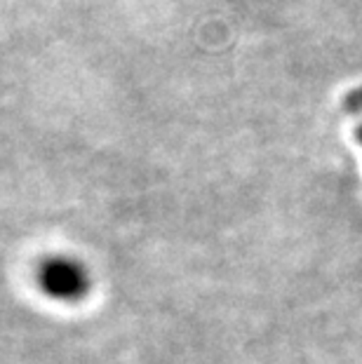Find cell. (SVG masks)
Segmentation results:
<instances>
[{"label":"cell","mask_w":362,"mask_h":364,"mask_svg":"<svg viewBox=\"0 0 362 364\" xmlns=\"http://www.w3.org/2000/svg\"><path fill=\"white\" fill-rule=\"evenodd\" d=\"M38 284L50 299L57 301H80L90 289V275L82 263L55 257L41 263L38 268Z\"/></svg>","instance_id":"1"},{"label":"cell","mask_w":362,"mask_h":364,"mask_svg":"<svg viewBox=\"0 0 362 364\" xmlns=\"http://www.w3.org/2000/svg\"><path fill=\"white\" fill-rule=\"evenodd\" d=\"M360 141H362V129H360Z\"/></svg>","instance_id":"2"}]
</instances>
